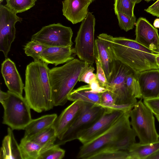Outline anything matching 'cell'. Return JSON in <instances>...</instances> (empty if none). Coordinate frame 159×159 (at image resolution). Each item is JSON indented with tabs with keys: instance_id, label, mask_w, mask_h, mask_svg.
Masks as SVG:
<instances>
[{
	"instance_id": "1",
	"label": "cell",
	"mask_w": 159,
	"mask_h": 159,
	"mask_svg": "<svg viewBox=\"0 0 159 159\" xmlns=\"http://www.w3.org/2000/svg\"><path fill=\"white\" fill-rule=\"evenodd\" d=\"M48 64L41 60L34 61L26 69L25 98L31 109L38 113L49 110L54 106Z\"/></svg>"
},
{
	"instance_id": "2",
	"label": "cell",
	"mask_w": 159,
	"mask_h": 159,
	"mask_svg": "<svg viewBox=\"0 0 159 159\" xmlns=\"http://www.w3.org/2000/svg\"><path fill=\"white\" fill-rule=\"evenodd\" d=\"M111 47L113 56L135 74L152 69H159L156 56L159 54L133 40L111 35Z\"/></svg>"
},
{
	"instance_id": "3",
	"label": "cell",
	"mask_w": 159,
	"mask_h": 159,
	"mask_svg": "<svg viewBox=\"0 0 159 159\" xmlns=\"http://www.w3.org/2000/svg\"><path fill=\"white\" fill-rule=\"evenodd\" d=\"M90 65L74 58L62 66L50 69L49 80L54 106L66 104L81 74Z\"/></svg>"
},
{
	"instance_id": "4",
	"label": "cell",
	"mask_w": 159,
	"mask_h": 159,
	"mask_svg": "<svg viewBox=\"0 0 159 159\" xmlns=\"http://www.w3.org/2000/svg\"><path fill=\"white\" fill-rule=\"evenodd\" d=\"M131 110L124 112L102 134L89 142L83 144L77 158L89 159L91 156L126 133L132 128L129 120Z\"/></svg>"
},
{
	"instance_id": "5",
	"label": "cell",
	"mask_w": 159,
	"mask_h": 159,
	"mask_svg": "<svg viewBox=\"0 0 159 159\" xmlns=\"http://www.w3.org/2000/svg\"><path fill=\"white\" fill-rule=\"evenodd\" d=\"M6 98L1 103L4 109L3 124L13 130H24L31 121L30 107L22 95L8 90Z\"/></svg>"
},
{
	"instance_id": "6",
	"label": "cell",
	"mask_w": 159,
	"mask_h": 159,
	"mask_svg": "<svg viewBox=\"0 0 159 159\" xmlns=\"http://www.w3.org/2000/svg\"><path fill=\"white\" fill-rule=\"evenodd\" d=\"M154 115L142 99L137 101L130 111L131 126L140 143H148L159 140Z\"/></svg>"
},
{
	"instance_id": "7",
	"label": "cell",
	"mask_w": 159,
	"mask_h": 159,
	"mask_svg": "<svg viewBox=\"0 0 159 159\" xmlns=\"http://www.w3.org/2000/svg\"><path fill=\"white\" fill-rule=\"evenodd\" d=\"M95 19L91 12L88 13L82 21L75 38L74 54L80 59L89 64L95 61L94 38Z\"/></svg>"
},
{
	"instance_id": "8",
	"label": "cell",
	"mask_w": 159,
	"mask_h": 159,
	"mask_svg": "<svg viewBox=\"0 0 159 159\" xmlns=\"http://www.w3.org/2000/svg\"><path fill=\"white\" fill-rule=\"evenodd\" d=\"M105 109L99 106L86 103L81 112L75 122L65 133L61 139L55 144L59 145L78 139L80 135L91 127L104 114Z\"/></svg>"
},
{
	"instance_id": "9",
	"label": "cell",
	"mask_w": 159,
	"mask_h": 159,
	"mask_svg": "<svg viewBox=\"0 0 159 159\" xmlns=\"http://www.w3.org/2000/svg\"><path fill=\"white\" fill-rule=\"evenodd\" d=\"M73 32L70 27L60 23L43 27L32 36L31 40L38 42L48 47H71L73 44Z\"/></svg>"
},
{
	"instance_id": "10",
	"label": "cell",
	"mask_w": 159,
	"mask_h": 159,
	"mask_svg": "<svg viewBox=\"0 0 159 159\" xmlns=\"http://www.w3.org/2000/svg\"><path fill=\"white\" fill-rule=\"evenodd\" d=\"M131 71L126 66L116 60L114 69L106 88L114 96L116 104L136 103L137 102V98L132 95L126 84V76Z\"/></svg>"
},
{
	"instance_id": "11",
	"label": "cell",
	"mask_w": 159,
	"mask_h": 159,
	"mask_svg": "<svg viewBox=\"0 0 159 159\" xmlns=\"http://www.w3.org/2000/svg\"><path fill=\"white\" fill-rule=\"evenodd\" d=\"M22 19L5 6L0 5V51L6 58L16 37L15 25Z\"/></svg>"
},
{
	"instance_id": "12",
	"label": "cell",
	"mask_w": 159,
	"mask_h": 159,
	"mask_svg": "<svg viewBox=\"0 0 159 159\" xmlns=\"http://www.w3.org/2000/svg\"><path fill=\"white\" fill-rule=\"evenodd\" d=\"M125 112L105 111L91 127L84 132L78 140L84 144L95 139L108 129Z\"/></svg>"
},
{
	"instance_id": "13",
	"label": "cell",
	"mask_w": 159,
	"mask_h": 159,
	"mask_svg": "<svg viewBox=\"0 0 159 159\" xmlns=\"http://www.w3.org/2000/svg\"><path fill=\"white\" fill-rule=\"evenodd\" d=\"M86 103L79 101H73L57 117L53 125L57 136V139H61L78 117Z\"/></svg>"
},
{
	"instance_id": "14",
	"label": "cell",
	"mask_w": 159,
	"mask_h": 159,
	"mask_svg": "<svg viewBox=\"0 0 159 159\" xmlns=\"http://www.w3.org/2000/svg\"><path fill=\"white\" fill-rule=\"evenodd\" d=\"M111 35L102 33L95 41V51L98 54L107 81L114 69L116 62L111 47Z\"/></svg>"
},
{
	"instance_id": "15",
	"label": "cell",
	"mask_w": 159,
	"mask_h": 159,
	"mask_svg": "<svg viewBox=\"0 0 159 159\" xmlns=\"http://www.w3.org/2000/svg\"><path fill=\"white\" fill-rule=\"evenodd\" d=\"M135 40L152 50L159 47V35L158 30L145 18H139L135 24Z\"/></svg>"
},
{
	"instance_id": "16",
	"label": "cell",
	"mask_w": 159,
	"mask_h": 159,
	"mask_svg": "<svg viewBox=\"0 0 159 159\" xmlns=\"http://www.w3.org/2000/svg\"><path fill=\"white\" fill-rule=\"evenodd\" d=\"M135 75L140 87L141 99L159 96V69L146 70Z\"/></svg>"
},
{
	"instance_id": "17",
	"label": "cell",
	"mask_w": 159,
	"mask_h": 159,
	"mask_svg": "<svg viewBox=\"0 0 159 159\" xmlns=\"http://www.w3.org/2000/svg\"><path fill=\"white\" fill-rule=\"evenodd\" d=\"M1 72L8 90L22 95L24 84L15 63L7 58L1 65Z\"/></svg>"
},
{
	"instance_id": "18",
	"label": "cell",
	"mask_w": 159,
	"mask_h": 159,
	"mask_svg": "<svg viewBox=\"0 0 159 159\" xmlns=\"http://www.w3.org/2000/svg\"><path fill=\"white\" fill-rule=\"evenodd\" d=\"M62 3L63 15L73 24L85 19L91 3L87 0H64Z\"/></svg>"
},
{
	"instance_id": "19",
	"label": "cell",
	"mask_w": 159,
	"mask_h": 159,
	"mask_svg": "<svg viewBox=\"0 0 159 159\" xmlns=\"http://www.w3.org/2000/svg\"><path fill=\"white\" fill-rule=\"evenodd\" d=\"M73 54L74 49L71 47H47L41 54V60L57 66L74 59Z\"/></svg>"
},
{
	"instance_id": "20",
	"label": "cell",
	"mask_w": 159,
	"mask_h": 159,
	"mask_svg": "<svg viewBox=\"0 0 159 159\" xmlns=\"http://www.w3.org/2000/svg\"><path fill=\"white\" fill-rule=\"evenodd\" d=\"M57 117L56 114L47 115L32 119L26 126L24 137L30 140L53 125Z\"/></svg>"
},
{
	"instance_id": "21",
	"label": "cell",
	"mask_w": 159,
	"mask_h": 159,
	"mask_svg": "<svg viewBox=\"0 0 159 159\" xmlns=\"http://www.w3.org/2000/svg\"><path fill=\"white\" fill-rule=\"evenodd\" d=\"M7 134L4 137L0 151L1 159H22L19 144L14 135L13 130L7 129Z\"/></svg>"
},
{
	"instance_id": "22",
	"label": "cell",
	"mask_w": 159,
	"mask_h": 159,
	"mask_svg": "<svg viewBox=\"0 0 159 159\" xmlns=\"http://www.w3.org/2000/svg\"><path fill=\"white\" fill-rule=\"evenodd\" d=\"M101 93L93 92L89 84H88L73 90L69 94L68 99L73 102L79 101L100 106Z\"/></svg>"
},
{
	"instance_id": "23",
	"label": "cell",
	"mask_w": 159,
	"mask_h": 159,
	"mask_svg": "<svg viewBox=\"0 0 159 159\" xmlns=\"http://www.w3.org/2000/svg\"><path fill=\"white\" fill-rule=\"evenodd\" d=\"M159 149V140L146 144L135 142L131 146L127 151L128 159H147Z\"/></svg>"
},
{
	"instance_id": "24",
	"label": "cell",
	"mask_w": 159,
	"mask_h": 159,
	"mask_svg": "<svg viewBox=\"0 0 159 159\" xmlns=\"http://www.w3.org/2000/svg\"><path fill=\"white\" fill-rule=\"evenodd\" d=\"M22 159H38L42 151L37 143L23 137L19 144Z\"/></svg>"
},
{
	"instance_id": "25",
	"label": "cell",
	"mask_w": 159,
	"mask_h": 159,
	"mask_svg": "<svg viewBox=\"0 0 159 159\" xmlns=\"http://www.w3.org/2000/svg\"><path fill=\"white\" fill-rule=\"evenodd\" d=\"M136 136L135 133L131 128L126 133L102 150L109 149L128 151L131 146L135 143Z\"/></svg>"
},
{
	"instance_id": "26",
	"label": "cell",
	"mask_w": 159,
	"mask_h": 159,
	"mask_svg": "<svg viewBox=\"0 0 159 159\" xmlns=\"http://www.w3.org/2000/svg\"><path fill=\"white\" fill-rule=\"evenodd\" d=\"M57 139L56 130L52 125L30 140L39 145L42 150L54 144Z\"/></svg>"
},
{
	"instance_id": "27",
	"label": "cell",
	"mask_w": 159,
	"mask_h": 159,
	"mask_svg": "<svg viewBox=\"0 0 159 159\" xmlns=\"http://www.w3.org/2000/svg\"><path fill=\"white\" fill-rule=\"evenodd\" d=\"M37 0H6L5 5L12 11L17 14L26 11L33 7Z\"/></svg>"
},
{
	"instance_id": "28",
	"label": "cell",
	"mask_w": 159,
	"mask_h": 159,
	"mask_svg": "<svg viewBox=\"0 0 159 159\" xmlns=\"http://www.w3.org/2000/svg\"><path fill=\"white\" fill-rule=\"evenodd\" d=\"M127 151L103 149L96 152L89 159H128Z\"/></svg>"
},
{
	"instance_id": "29",
	"label": "cell",
	"mask_w": 159,
	"mask_h": 159,
	"mask_svg": "<svg viewBox=\"0 0 159 159\" xmlns=\"http://www.w3.org/2000/svg\"><path fill=\"white\" fill-rule=\"evenodd\" d=\"M47 46L36 41L31 40L24 46V50L27 56L32 57L34 61L41 60L42 53Z\"/></svg>"
},
{
	"instance_id": "30",
	"label": "cell",
	"mask_w": 159,
	"mask_h": 159,
	"mask_svg": "<svg viewBox=\"0 0 159 159\" xmlns=\"http://www.w3.org/2000/svg\"><path fill=\"white\" fill-rule=\"evenodd\" d=\"M135 4L132 0H115V13L116 15L118 12L122 13L132 18L135 16L134 8Z\"/></svg>"
},
{
	"instance_id": "31",
	"label": "cell",
	"mask_w": 159,
	"mask_h": 159,
	"mask_svg": "<svg viewBox=\"0 0 159 159\" xmlns=\"http://www.w3.org/2000/svg\"><path fill=\"white\" fill-rule=\"evenodd\" d=\"M54 144L41 151L38 159H61L64 157L65 151Z\"/></svg>"
},
{
	"instance_id": "32",
	"label": "cell",
	"mask_w": 159,
	"mask_h": 159,
	"mask_svg": "<svg viewBox=\"0 0 159 159\" xmlns=\"http://www.w3.org/2000/svg\"><path fill=\"white\" fill-rule=\"evenodd\" d=\"M126 85L132 95L136 98L141 99V95L139 85L135 74L131 71L126 77Z\"/></svg>"
},
{
	"instance_id": "33",
	"label": "cell",
	"mask_w": 159,
	"mask_h": 159,
	"mask_svg": "<svg viewBox=\"0 0 159 159\" xmlns=\"http://www.w3.org/2000/svg\"><path fill=\"white\" fill-rule=\"evenodd\" d=\"M116 15L118 20L119 25L121 30L127 32L133 29L137 21L135 16L131 18L120 12L117 13Z\"/></svg>"
},
{
	"instance_id": "34",
	"label": "cell",
	"mask_w": 159,
	"mask_h": 159,
	"mask_svg": "<svg viewBox=\"0 0 159 159\" xmlns=\"http://www.w3.org/2000/svg\"><path fill=\"white\" fill-rule=\"evenodd\" d=\"M95 62L96 66V76L97 79L100 85L106 88L107 84V80L102 67L98 54L95 51Z\"/></svg>"
},
{
	"instance_id": "35",
	"label": "cell",
	"mask_w": 159,
	"mask_h": 159,
	"mask_svg": "<svg viewBox=\"0 0 159 159\" xmlns=\"http://www.w3.org/2000/svg\"><path fill=\"white\" fill-rule=\"evenodd\" d=\"M95 70L93 65L90 64L80 76L79 81L89 84L92 80L97 79L96 74L93 73Z\"/></svg>"
},
{
	"instance_id": "36",
	"label": "cell",
	"mask_w": 159,
	"mask_h": 159,
	"mask_svg": "<svg viewBox=\"0 0 159 159\" xmlns=\"http://www.w3.org/2000/svg\"><path fill=\"white\" fill-rule=\"evenodd\" d=\"M143 102L155 116H159V96L155 98L144 99Z\"/></svg>"
},
{
	"instance_id": "37",
	"label": "cell",
	"mask_w": 159,
	"mask_h": 159,
	"mask_svg": "<svg viewBox=\"0 0 159 159\" xmlns=\"http://www.w3.org/2000/svg\"><path fill=\"white\" fill-rule=\"evenodd\" d=\"M115 104H116L115 99L110 92L106 90L101 93L100 106L104 108L107 106Z\"/></svg>"
},
{
	"instance_id": "38",
	"label": "cell",
	"mask_w": 159,
	"mask_h": 159,
	"mask_svg": "<svg viewBox=\"0 0 159 159\" xmlns=\"http://www.w3.org/2000/svg\"><path fill=\"white\" fill-rule=\"evenodd\" d=\"M89 84L91 90L94 93H101L107 90L100 85L97 79L91 81Z\"/></svg>"
},
{
	"instance_id": "39",
	"label": "cell",
	"mask_w": 159,
	"mask_h": 159,
	"mask_svg": "<svg viewBox=\"0 0 159 159\" xmlns=\"http://www.w3.org/2000/svg\"><path fill=\"white\" fill-rule=\"evenodd\" d=\"M144 11L153 16L159 17V0H157Z\"/></svg>"
},
{
	"instance_id": "40",
	"label": "cell",
	"mask_w": 159,
	"mask_h": 159,
	"mask_svg": "<svg viewBox=\"0 0 159 159\" xmlns=\"http://www.w3.org/2000/svg\"><path fill=\"white\" fill-rule=\"evenodd\" d=\"M8 93L7 92H5L0 90V102L2 103L4 100L6 98L7 96Z\"/></svg>"
},
{
	"instance_id": "41",
	"label": "cell",
	"mask_w": 159,
	"mask_h": 159,
	"mask_svg": "<svg viewBox=\"0 0 159 159\" xmlns=\"http://www.w3.org/2000/svg\"><path fill=\"white\" fill-rule=\"evenodd\" d=\"M147 159H159V149L149 156Z\"/></svg>"
},
{
	"instance_id": "42",
	"label": "cell",
	"mask_w": 159,
	"mask_h": 159,
	"mask_svg": "<svg viewBox=\"0 0 159 159\" xmlns=\"http://www.w3.org/2000/svg\"><path fill=\"white\" fill-rule=\"evenodd\" d=\"M153 26L156 28H159V18H157L154 20Z\"/></svg>"
},
{
	"instance_id": "43",
	"label": "cell",
	"mask_w": 159,
	"mask_h": 159,
	"mask_svg": "<svg viewBox=\"0 0 159 159\" xmlns=\"http://www.w3.org/2000/svg\"><path fill=\"white\" fill-rule=\"evenodd\" d=\"M156 61L157 64L159 68V54H158L156 55Z\"/></svg>"
},
{
	"instance_id": "44",
	"label": "cell",
	"mask_w": 159,
	"mask_h": 159,
	"mask_svg": "<svg viewBox=\"0 0 159 159\" xmlns=\"http://www.w3.org/2000/svg\"><path fill=\"white\" fill-rule=\"evenodd\" d=\"M143 0H132L133 2L135 4L140 3Z\"/></svg>"
},
{
	"instance_id": "45",
	"label": "cell",
	"mask_w": 159,
	"mask_h": 159,
	"mask_svg": "<svg viewBox=\"0 0 159 159\" xmlns=\"http://www.w3.org/2000/svg\"><path fill=\"white\" fill-rule=\"evenodd\" d=\"M155 51L159 53V47L156 49L154 50Z\"/></svg>"
},
{
	"instance_id": "46",
	"label": "cell",
	"mask_w": 159,
	"mask_h": 159,
	"mask_svg": "<svg viewBox=\"0 0 159 159\" xmlns=\"http://www.w3.org/2000/svg\"><path fill=\"white\" fill-rule=\"evenodd\" d=\"M155 116L159 123V116L155 115Z\"/></svg>"
},
{
	"instance_id": "47",
	"label": "cell",
	"mask_w": 159,
	"mask_h": 159,
	"mask_svg": "<svg viewBox=\"0 0 159 159\" xmlns=\"http://www.w3.org/2000/svg\"><path fill=\"white\" fill-rule=\"evenodd\" d=\"M145 1L147 2H149L151 1H154L155 0H144Z\"/></svg>"
},
{
	"instance_id": "48",
	"label": "cell",
	"mask_w": 159,
	"mask_h": 159,
	"mask_svg": "<svg viewBox=\"0 0 159 159\" xmlns=\"http://www.w3.org/2000/svg\"><path fill=\"white\" fill-rule=\"evenodd\" d=\"M88 1H89L90 2H91V3L93 2L94 1H95V0H87Z\"/></svg>"
},
{
	"instance_id": "49",
	"label": "cell",
	"mask_w": 159,
	"mask_h": 159,
	"mask_svg": "<svg viewBox=\"0 0 159 159\" xmlns=\"http://www.w3.org/2000/svg\"><path fill=\"white\" fill-rule=\"evenodd\" d=\"M3 1V0H0V3H1Z\"/></svg>"
}]
</instances>
